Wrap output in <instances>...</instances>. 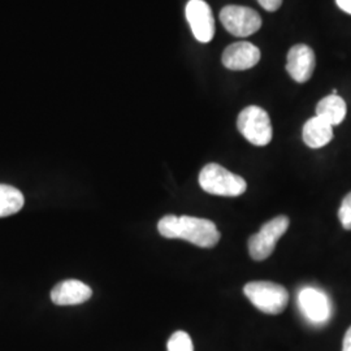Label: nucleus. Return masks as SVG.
I'll use <instances>...</instances> for the list:
<instances>
[{"label":"nucleus","mask_w":351,"mask_h":351,"mask_svg":"<svg viewBox=\"0 0 351 351\" xmlns=\"http://www.w3.org/2000/svg\"><path fill=\"white\" fill-rule=\"evenodd\" d=\"M258 3L263 7L265 11L268 12H275L277 11L281 4H282V0H258Z\"/></svg>","instance_id":"f3484780"},{"label":"nucleus","mask_w":351,"mask_h":351,"mask_svg":"<svg viewBox=\"0 0 351 351\" xmlns=\"http://www.w3.org/2000/svg\"><path fill=\"white\" fill-rule=\"evenodd\" d=\"M339 221L346 230H351V191L343 198L339 210Z\"/></svg>","instance_id":"dca6fc26"},{"label":"nucleus","mask_w":351,"mask_h":351,"mask_svg":"<svg viewBox=\"0 0 351 351\" xmlns=\"http://www.w3.org/2000/svg\"><path fill=\"white\" fill-rule=\"evenodd\" d=\"M199 185L206 193L220 197H239L247 189L246 181L241 176L234 175L216 163L207 164L202 168Z\"/></svg>","instance_id":"f03ea898"},{"label":"nucleus","mask_w":351,"mask_h":351,"mask_svg":"<svg viewBox=\"0 0 351 351\" xmlns=\"http://www.w3.org/2000/svg\"><path fill=\"white\" fill-rule=\"evenodd\" d=\"M93 290L80 280H65L51 290V301L56 306H75L88 301Z\"/></svg>","instance_id":"9b49d317"},{"label":"nucleus","mask_w":351,"mask_h":351,"mask_svg":"<svg viewBox=\"0 0 351 351\" xmlns=\"http://www.w3.org/2000/svg\"><path fill=\"white\" fill-rule=\"evenodd\" d=\"M220 21L234 37L252 36L262 27V17L255 10L242 5H226L220 12Z\"/></svg>","instance_id":"423d86ee"},{"label":"nucleus","mask_w":351,"mask_h":351,"mask_svg":"<svg viewBox=\"0 0 351 351\" xmlns=\"http://www.w3.org/2000/svg\"><path fill=\"white\" fill-rule=\"evenodd\" d=\"M298 306L303 316L314 326H326L332 317V304L324 291L307 287L298 294Z\"/></svg>","instance_id":"0eeeda50"},{"label":"nucleus","mask_w":351,"mask_h":351,"mask_svg":"<svg viewBox=\"0 0 351 351\" xmlns=\"http://www.w3.org/2000/svg\"><path fill=\"white\" fill-rule=\"evenodd\" d=\"M24 195L19 189L0 184V217L17 213L24 206Z\"/></svg>","instance_id":"4468645a"},{"label":"nucleus","mask_w":351,"mask_h":351,"mask_svg":"<svg viewBox=\"0 0 351 351\" xmlns=\"http://www.w3.org/2000/svg\"><path fill=\"white\" fill-rule=\"evenodd\" d=\"M348 112V107L345 101L339 95H328L317 103L316 116L324 119L332 126L341 124Z\"/></svg>","instance_id":"ddd939ff"},{"label":"nucleus","mask_w":351,"mask_h":351,"mask_svg":"<svg viewBox=\"0 0 351 351\" xmlns=\"http://www.w3.org/2000/svg\"><path fill=\"white\" fill-rule=\"evenodd\" d=\"M289 224L290 220L285 215H280L275 219L267 221L261 228V230L252 234L249 239V252L251 258L256 262H262L269 258L275 251L278 239L288 230Z\"/></svg>","instance_id":"39448f33"},{"label":"nucleus","mask_w":351,"mask_h":351,"mask_svg":"<svg viewBox=\"0 0 351 351\" xmlns=\"http://www.w3.org/2000/svg\"><path fill=\"white\" fill-rule=\"evenodd\" d=\"M167 351H194L193 341L186 332L177 330L168 339Z\"/></svg>","instance_id":"2eb2a0df"},{"label":"nucleus","mask_w":351,"mask_h":351,"mask_svg":"<svg viewBox=\"0 0 351 351\" xmlns=\"http://www.w3.org/2000/svg\"><path fill=\"white\" fill-rule=\"evenodd\" d=\"M303 142L311 149H320L333 139V126L324 119L315 116L303 126Z\"/></svg>","instance_id":"f8f14e48"},{"label":"nucleus","mask_w":351,"mask_h":351,"mask_svg":"<svg viewBox=\"0 0 351 351\" xmlns=\"http://www.w3.org/2000/svg\"><path fill=\"white\" fill-rule=\"evenodd\" d=\"M159 233L169 239H185L190 243L210 249L220 241V232L211 220L194 216L167 215L158 223Z\"/></svg>","instance_id":"f257e3e1"},{"label":"nucleus","mask_w":351,"mask_h":351,"mask_svg":"<svg viewBox=\"0 0 351 351\" xmlns=\"http://www.w3.org/2000/svg\"><path fill=\"white\" fill-rule=\"evenodd\" d=\"M287 71L290 77L298 82H307L314 73L316 66L315 52L307 45H295L288 52Z\"/></svg>","instance_id":"1a4fd4ad"},{"label":"nucleus","mask_w":351,"mask_h":351,"mask_svg":"<svg viewBox=\"0 0 351 351\" xmlns=\"http://www.w3.org/2000/svg\"><path fill=\"white\" fill-rule=\"evenodd\" d=\"M342 351H351V326L348 329L343 337V345H342Z\"/></svg>","instance_id":"a211bd4d"},{"label":"nucleus","mask_w":351,"mask_h":351,"mask_svg":"<svg viewBox=\"0 0 351 351\" xmlns=\"http://www.w3.org/2000/svg\"><path fill=\"white\" fill-rule=\"evenodd\" d=\"M245 295L264 314H281L289 303V293L282 285L271 281H252L245 285Z\"/></svg>","instance_id":"7ed1b4c3"},{"label":"nucleus","mask_w":351,"mask_h":351,"mask_svg":"<svg viewBox=\"0 0 351 351\" xmlns=\"http://www.w3.org/2000/svg\"><path fill=\"white\" fill-rule=\"evenodd\" d=\"M185 16L193 36L201 43H208L215 36V20L211 7L204 0H189Z\"/></svg>","instance_id":"6e6552de"},{"label":"nucleus","mask_w":351,"mask_h":351,"mask_svg":"<svg viewBox=\"0 0 351 351\" xmlns=\"http://www.w3.org/2000/svg\"><path fill=\"white\" fill-rule=\"evenodd\" d=\"M223 65L230 71H247L261 60V50L250 42H237L223 52Z\"/></svg>","instance_id":"9d476101"},{"label":"nucleus","mask_w":351,"mask_h":351,"mask_svg":"<svg viewBox=\"0 0 351 351\" xmlns=\"http://www.w3.org/2000/svg\"><path fill=\"white\" fill-rule=\"evenodd\" d=\"M339 10H342L343 12L351 14V0H336Z\"/></svg>","instance_id":"6ab92c4d"},{"label":"nucleus","mask_w":351,"mask_h":351,"mask_svg":"<svg viewBox=\"0 0 351 351\" xmlns=\"http://www.w3.org/2000/svg\"><path fill=\"white\" fill-rule=\"evenodd\" d=\"M239 133L254 146L263 147L272 141V124L269 114L258 106H249L242 110L237 119Z\"/></svg>","instance_id":"20e7f679"}]
</instances>
